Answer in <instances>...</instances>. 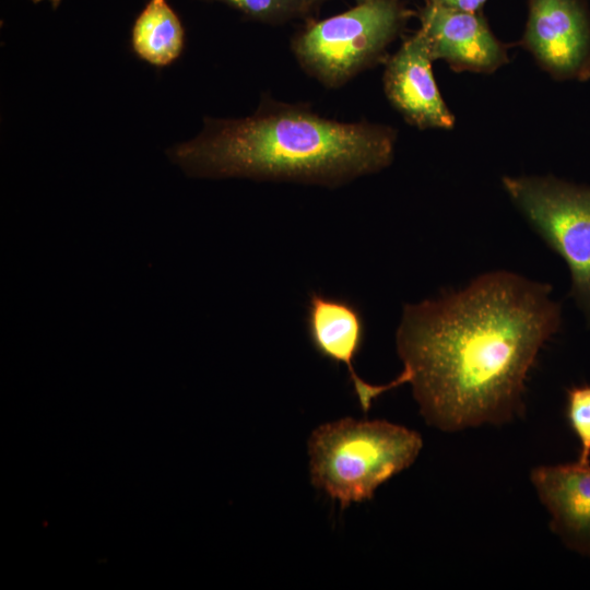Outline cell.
Instances as JSON below:
<instances>
[{
    "mask_svg": "<svg viewBox=\"0 0 590 590\" xmlns=\"http://www.w3.org/2000/svg\"><path fill=\"white\" fill-rule=\"evenodd\" d=\"M409 12L399 0H368L314 23L293 44L300 64L328 86H339L382 57Z\"/></svg>",
    "mask_w": 590,
    "mask_h": 590,
    "instance_id": "cell-5",
    "label": "cell"
},
{
    "mask_svg": "<svg viewBox=\"0 0 590 590\" xmlns=\"http://www.w3.org/2000/svg\"><path fill=\"white\" fill-rule=\"evenodd\" d=\"M33 2L37 3L44 0H32ZM54 9L58 8L61 0H48Z\"/></svg>",
    "mask_w": 590,
    "mask_h": 590,
    "instance_id": "cell-15",
    "label": "cell"
},
{
    "mask_svg": "<svg viewBox=\"0 0 590 590\" xmlns=\"http://www.w3.org/2000/svg\"><path fill=\"white\" fill-rule=\"evenodd\" d=\"M508 197L567 264L570 296L590 326V186L554 176H505Z\"/></svg>",
    "mask_w": 590,
    "mask_h": 590,
    "instance_id": "cell-4",
    "label": "cell"
},
{
    "mask_svg": "<svg viewBox=\"0 0 590 590\" xmlns=\"http://www.w3.org/2000/svg\"><path fill=\"white\" fill-rule=\"evenodd\" d=\"M264 21H281L308 13L321 0H217Z\"/></svg>",
    "mask_w": 590,
    "mask_h": 590,
    "instance_id": "cell-13",
    "label": "cell"
},
{
    "mask_svg": "<svg viewBox=\"0 0 590 590\" xmlns=\"http://www.w3.org/2000/svg\"><path fill=\"white\" fill-rule=\"evenodd\" d=\"M551 290L495 271L405 305L397 331L404 368L387 389L410 382L426 421L444 430L514 418L539 351L560 327Z\"/></svg>",
    "mask_w": 590,
    "mask_h": 590,
    "instance_id": "cell-1",
    "label": "cell"
},
{
    "mask_svg": "<svg viewBox=\"0 0 590 590\" xmlns=\"http://www.w3.org/2000/svg\"><path fill=\"white\" fill-rule=\"evenodd\" d=\"M184 39L181 22L166 0H150L131 33L135 55L155 67L174 62L182 51Z\"/></svg>",
    "mask_w": 590,
    "mask_h": 590,
    "instance_id": "cell-11",
    "label": "cell"
},
{
    "mask_svg": "<svg viewBox=\"0 0 590 590\" xmlns=\"http://www.w3.org/2000/svg\"><path fill=\"white\" fill-rule=\"evenodd\" d=\"M521 45L559 81L590 79V10L586 0H528Z\"/></svg>",
    "mask_w": 590,
    "mask_h": 590,
    "instance_id": "cell-6",
    "label": "cell"
},
{
    "mask_svg": "<svg viewBox=\"0 0 590 590\" xmlns=\"http://www.w3.org/2000/svg\"><path fill=\"white\" fill-rule=\"evenodd\" d=\"M433 61L418 31L388 60L384 74L385 93L411 125L420 129H451L455 116L437 86Z\"/></svg>",
    "mask_w": 590,
    "mask_h": 590,
    "instance_id": "cell-8",
    "label": "cell"
},
{
    "mask_svg": "<svg viewBox=\"0 0 590 590\" xmlns=\"http://www.w3.org/2000/svg\"><path fill=\"white\" fill-rule=\"evenodd\" d=\"M396 138L387 126L339 122L304 107L267 104L241 119H204L201 133L168 155L192 177L335 186L387 167Z\"/></svg>",
    "mask_w": 590,
    "mask_h": 590,
    "instance_id": "cell-2",
    "label": "cell"
},
{
    "mask_svg": "<svg viewBox=\"0 0 590 590\" xmlns=\"http://www.w3.org/2000/svg\"><path fill=\"white\" fill-rule=\"evenodd\" d=\"M306 327L314 349L323 357L344 364L363 411L384 393V385H371L359 378L353 361L365 339V320L351 302L312 292L306 312Z\"/></svg>",
    "mask_w": 590,
    "mask_h": 590,
    "instance_id": "cell-9",
    "label": "cell"
},
{
    "mask_svg": "<svg viewBox=\"0 0 590 590\" xmlns=\"http://www.w3.org/2000/svg\"><path fill=\"white\" fill-rule=\"evenodd\" d=\"M486 1L487 0H428L429 3L463 12H479Z\"/></svg>",
    "mask_w": 590,
    "mask_h": 590,
    "instance_id": "cell-14",
    "label": "cell"
},
{
    "mask_svg": "<svg viewBox=\"0 0 590 590\" xmlns=\"http://www.w3.org/2000/svg\"><path fill=\"white\" fill-rule=\"evenodd\" d=\"M422 446L420 434L386 421L327 423L309 439L311 482L345 508L371 499L381 484L414 462Z\"/></svg>",
    "mask_w": 590,
    "mask_h": 590,
    "instance_id": "cell-3",
    "label": "cell"
},
{
    "mask_svg": "<svg viewBox=\"0 0 590 590\" xmlns=\"http://www.w3.org/2000/svg\"><path fill=\"white\" fill-rule=\"evenodd\" d=\"M356 1H357V4H358V3L366 2V1H368V0H356Z\"/></svg>",
    "mask_w": 590,
    "mask_h": 590,
    "instance_id": "cell-16",
    "label": "cell"
},
{
    "mask_svg": "<svg viewBox=\"0 0 590 590\" xmlns=\"http://www.w3.org/2000/svg\"><path fill=\"white\" fill-rule=\"evenodd\" d=\"M421 30L433 60L455 71L493 73L508 62V48L489 30L480 12H463L427 3Z\"/></svg>",
    "mask_w": 590,
    "mask_h": 590,
    "instance_id": "cell-7",
    "label": "cell"
},
{
    "mask_svg": "<svg viewBox=\"0 0 590 590\" xmlns=\"http://www.w3.org/2000/svg\"><path fill=\"white\" fill-rule=\"evenodd\" d=\"M531 480L553 531L569 548L590 556V463L542 465Z\"/></svg>",
    "mask_w": 590,
    "mask_h": 590,
    "instance_id": "cell-10",
    "label": "cell"
},
{
    "mask_svg": "<svg viewBox=\"0 0 590 590\" xmlns=\"http://www.w3.org/2000/svg\"><path fill=\"white\" fill-rule=\"evenodd\" d=\"M566 417L580 444L578 462L590 463V385H576L566 391Z\"/></svg>",
    "mask_w": 590,
    "mask_h": 590,
    "instance_id": "cell-12",
    "label": "cell"
}]
</instances>
